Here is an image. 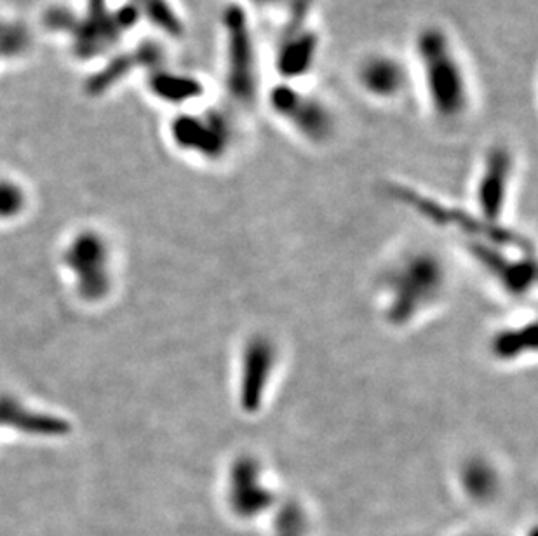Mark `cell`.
<instances>
[{
  "mask_svg": "<svg viewBox=\"0 0 538 536\" xmlns=\"http://www.w3.org/2000/svg\"><path fill=\"white\" fill-rule=\"evenodd\" d=\"M425 101L438 121L455 124L469 114L472 88L462 56L443 28L425 27L415 39Z\"/></svg>",
  "mask_w": 538,
  "mask_h": 536,
  "instance_id": "1",
  "label": "cell"
},
{
  "mask_svg": "<svg viewBox=\"0 0 538 536\" xmlns=\"http://www.w3.org/2000/svg\"><path fill=\"white\" fill-rule=\"evenodd\" d=\"M258 7H277V9H290V18H307L312 9L314 0H251Z\"/></svg>",
  "mask_w": 538,
  "mask_h": 536,
  "instance_id": "10",
  "label": "cell"
},
{
  "mask_svg": "<svg viewBox=\"0 0 538 536\" xmlns=\"http://www.w3.org/2000/svg\"><path fill=\"white\" fill-rule=\"evenodd\" d=\"M223 81L237 108L255 107L260 98V56L248 9L230 4L223 13Z\"/></svg>",
  "mask_w": 538,
  "mask_h": 536,
  "instance_id": "2",
  "label": "cell"
},
{
  "mask_svg": "<svg viewBox=\"0 0 538 536\" xmlns=\"http://www.w3.org/2000/svg\"><path fill=\"white\" fill-rule=\"evenodd\" d=\"M307 21V18L286 21V30L276 51L277 74L284 82L305 77L316 65L319 37Z\"/></svg>",
  "mask_w": 538,
  "mask_h": 536,
  "instance_id": "6",
  "label": "cell"
},
{
  "mask_svg": "<svg viewBox=\"0 0 538 536\" xmlns=\"http://www.w3.org/2000/svg\"><path fill=\"white\" fill-rule=\"evenodd\" d=\"M514 173V157L505 147L491 148L479 173L476 197L488 222H495L504 209Z\"/></svg>",
  "mask_w": 538,
  "mask_h": 536,
  "instance_id": "7",
  "label": "cell"
},
{
  "mask_svg": "<svg viewBox=\"0 0 538 536\" xmlns=\"http://www.w3.org/2000/svg\"><path fill=\"white\" fill-rule=\"evenodd\" d=\"M357 82L371 98L394 101L408 88L410 74L391 54H371L357 68Z\"/></svg>",
  "mask_w": 538,
  "mask_h": 536,
  "instance_id": "8",
  "label": "cell"
},
{
  "mask_svg": "<svg viewBox=\"0 0 538 536\" xmlns=\"http://www.w3.org/2000/svg\"><path fill=\"white\" fill-rule=\"evenodd\" d=\"M443 286V268L434 256H411L392 268L387 277V293L391 296L387 312L396 322L408 321L438 302Z\"/></svg>",
  "mask_w": 538,
  "mask_h": 536,
  "instance_id": "3",
  "label": "cell"
},
{
  "mask_svg": "<svg viewBox=\"0 0 538 536\" xmlns=\"http://www.w3.org/2000/svg\"><path fill=\"white\" fill-rule=\"evenodd\" d=\"M176 141L208 161H220L236 143V124L225 110H206L175 124Z\"/></svg>",
  "mask_w": 538,
  "mask_h": 536,
  "instance_id": "5",
  "label": "cell"
},
{
  "mask_svg": "<svg viewBox=\"0 0 538 536\" xmlns=\"http://www.w3.org/2000/svg\"><path fill=\"white\" fill-rule=\"evenodd\" d=\"M267 103L277 119L310 143H326L337 128L330 105L296 88L293 82H281L270 89Z\"/></svg>",
  "mask_w": 538,
  "mask_h": 536,
  "instance_id": "4",
  "label": "cell"
},
{
  "mask_svg": "<svg viewBox=\"0 0 538 536\" xmlns=\"http://www.w3.org/2000/svg\"><path fill=\"white\" fill-rule=\"evenodd\" d=\"M274 366L272 347L267 340H256L244 352L243 376H241V397L244 406L253 408L269 385V376Z\"/></svg>",
  "mask_w": 538,
  "mask_h": 536,
  "instance_id": "9",
  "label": "cell"
}]
</instances>
